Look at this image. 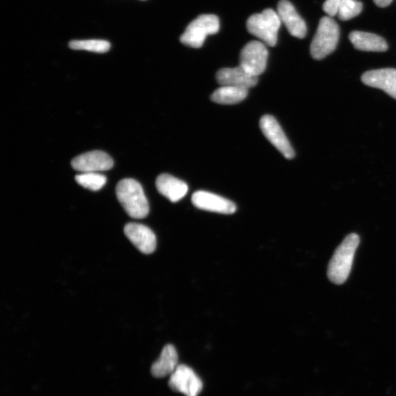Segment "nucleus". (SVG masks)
Masks as SVG:
<instances>
[{
  "label": "nucleus",
  "mask_w": 396,
  "mask_h": 396,
  "mask_svg": "<svg viewBox=\"0 0 396 396\" xmlns=\"http://www.w3.org/2000/svg\"><path fill=\"white\" fill-rule=\"evenodd\" d=\"M269 52L261 42L253 40L246 45L240 54V66L250 74L258 77L266 70Z\"/></svg>",
  "instance_id": "obj_6"
},
{
  "label": "nucleus",
  "mask_w": 396,
  "mask_h": 396,
  "mask_svg": "<svg viewBox=\"0 0 396 396\" xmlns=\"http://www.w3.org/2000/svg\"><path fill=\"white\" fill-rule=\"evenodd\" d=\"M363 8V3L357 0H341L337 15L340 20L348 21L358 17Z\"/></svg>",
  "instance_id": "obj_21"
},
{
  "label": "nucleus",
  "mask_w": 396,
  "mask_h": 396,
  "mask_svg": "<svg viewBox=\"0 0 396 396\" xmlns=\"http://www.w3.org/2000/svg\"><path fill=\"white\" fill-rule=\"evenodd\" d=\"M179 365L177 351L169 344L163 348L159 359L152 365V374L157 378L171 376Z\"/></svg>",
  "instance_id": "obj_17"
},
{
  "label": "nucleus",
  "mask_w": 396,
  "mask_h": 396,
  "mask_svg": "<svg viewBox=\"0 0 396 396\" xmlns=\"http://www.w3.org/2000/svg\"><path fill=\"white\" fill-rule=\"evenodd\" d=\"M192 202L199 209L223 214H232L236 212L235 203L207 191H198L192 197Z\"/></svg>",
  "instance_id": "obj_9"
},
{
  "label": "nucleus",
  "mask_w": 396,
  "mask_h": 396,
  "mask_svg": "<svg viewBox=\"0 0 396 396\" xmlns=\"http://www.w3.org/2000/svg\"><path fill=\"white\" fill-rule=\"evenodd\" d=\"M170 388L186 396H198L203 390V381L196 373L185 365H180L171 375Z\"/></svg>",
  "instance_id": "obj_7"
},
{
  "label": "nucleus",
  "mask_w": 396,
  "mask_h": 396,
  "mask_svg": "<svg viewBox=\"0 0 396 396\" xmlns=\"http://www.w3.org/2000/svg\"><path fill=\"white\" fill-rule=\"evenodd\" d=\"M374 2L379 8H386L391 4L393 0H374Z\"/></svg>",
  "instance_id": "obj_23"
},
{
  "label": "nucleus",
  "mask_w": 396,
  "mask_h": 396,
  "mask_svg": "<svg viewBox=\"0 0 396 396\" xmlns=\"http://www.w3.org/2000/svg\"><path fill=\"white\" fill-rule=\"evenodd\" d=\"M248 89L233 86H222L212 95V100L221 104H239L248 97Z\"/></svg>",
  "instance_id": "obj_18"
},
{
  "label": "nucleus",
  "mask_w": 396,
  "mask_h": 396,
  "mask_svg": "<svg viewBox=\"0 0 396 396\" xmlns=\"http://www.w3.org/2000/svg\"><path fill=\"white\" fill-rule=\"evenodd\" d=\"M278 13L281 22L292 36L300 39L306 36V23L288 0H280L278 5Z\"/></svg>",
  "instance_id": "obj_13"
},
{
  "label": "nucleus",
  "mask_w": 396,
  "mask_h": 396,
  "mask_svg": "<svg viewBox=\"0 0 396 396\" xmlns=\"http://www.w3.org/2000/svg\"><path fill=\"white\" fill-rule=\"evenodd\" d=\"M156 186L159 193L172 203L180 201L188 192V186L184 182L169 174L158 176Z\"/></svg>",
  "instance_id": "obj_15"
},
{
  "label": "nucleus",
  "mask_w": 396,
  "mask_h": 396,
  "mask_svg": "<svg viewBox=\"0 0 396 396\" xmlns=\"http://www.w3.org/2000/svg\"><path fill=\"white\" fill-rule=\"evenodd\" d=\"M349 38L354 48L360 51L383 52L388 49L386 40L374 33L353 31Z\"/></svg>",
  "instance_id": "obj_16"
},
{
  "label": "nucleus",
  "mask_w": 396,
  "mask_h": 396,
  "mask_svg": "<svg viewBox=\"0 0 396 396\" xmlns=\"http://www.w3.org/2000/svg\"><path fill=\"white\" fill-rule=\"evenodd\" d=\"M260 128L267 139L288 159L295 156L294 149L282 129L277 120L269 115L263 116L260 120Z\"/></svg>",
  "instance_id": "obj_8"
},
{
  "label": "nucleus",
  "mask_w": 396,
  "mask_h": 396,
  "mask_svg": "<svg viewBox=\"0 0 396 396\" xmlns=\"http://www.w3.org/2000/svg\"><path fill=\"white\" fill-rule=\"evenodd\" d=\"M125 233L134 247L144 254L153 253L157 248V237L148 227L138 223L126 225Z\"/></svg>",
  "instance_id": "obj_11"
},
{
  "label": "nucleus",
  "mask_w": 396,
  "mask_h": 396,
  "mask_svg": "<svg viewBox=\"0 0 396 396\" xmlns=\"http://www.w3.org/2000/svg\"><path fill=\"white\" fill-rule=\"evenodd\" d=\"M281 23L278 12L266 9L251 16L247 22V27L249 33L262 40L264 44L275 47Z\"/></svg>",
  "instance_id": "obj_4"
},
{
  "label": "nucleus",
  "mask_w": 396,
  "mask_h": 396,
  "mask_svg": "<svg viewBox=\"0 0 396 396\" xmlns=\"http://www.w3.org/2000/svg\"><path fill=\"white\" fill-rule=\"evenodd\" d=\"M219 30V18L213 15H203L187 26L180 40L186 46L200 48L208 35L216 34Z\"/></svg>",
  "instance_id": "obj_5"
},
{
  "label": "nucleus",
  "mask_w": 396,
  "mask_h": 396,
  "mask_svg": "<svg viewBox=\"0 0 396 396\" xmlns=\"http://www.w3.org/2000/svg\"><path fill=\"white\" fill-rule=\"evenodd\" d=\"M116 196L121 206L134 219H143L149 213V204L139 182L126 179L116 187Z\"/></svg>",
  "instance_id": "obj_2"
},
{
  "label": "nucleus",
  "mask_w": 396,
  "mask_h": 396,
  "mask_svg": "<svg viewBox=\"0 0 396 396\" xmlns=\"http://www.w3.org/2000/svg\"><path fill=\"white\" fill-rule=\"evenodd\" d=\"M77 182L92 191L100 190L106 182V177L100 173H81L75 177Z\"/></svg>",
  "instance_id": "obj_19"
},
{
  "label": "nucleus",
  "mask_w": 396,
  "mask_h": 396,
  "mask_svg": "<svg viewBox=\"0 0 396 396\" xmlns=\"http://www.w3.org/2000/svg\"><path fill=\"white\" fill-rule=\"evenodd\" d=\"M216 80L222 86L251 88L258 84V77L246 72L240 65L222 68L216 73Z\"/></svg>",
  "instance_id": "obj_14"
},
{
  "label": "nucleus",
  "mask_w": 396,
  "mask_h": 396,
  "mask_svg": "<svg viewBox=\"0 0 396 396\" xmlns=\"http://www.w3.org/2000/svg\"><path fill=\"white\" fill-rule=\"evenodd\" d=\"M363 84L365 86L384 90L396 100V70L395 68H381V70L368 71L362 76Z\"/></svg>",
  "instance_id": "obj_12"
},
{
  "label": "nucleus",
  "mask_w": 396,
  "mask_h": 396,
  "mask_svg": "<svg viewBox=\"0 0 396 396\" xmlns=\"http://www.w3.org/2000/svg\"><path fill=\"white\" fill-rule=\"evenodd\" d=\"M360 244V237L356 234L348 235L336 249L327 270V276L336 284L344 283L348 279L355 252Z\"/></svg>",
  "instance_id": "obj_1"
},
{
  "label": "nucleus",
  "mask_w": 396,
  "mask_h": 396,
  "mask_svg": "<svg viewBox=\"0 0 396 396\" xmlns=\"http://www.w3.org/2000/svg\"><path fill=\"white\" fill-rule=\"evenodd\" d=\"M341 0H326L323 5V10L329 17L337 15L338 10Z\"/></svg>",
  "instance_id": "obj_22"
},
{
  "label": "nucleus",
  "mask_w": 396,
  "mask_h": 396,
  "mask_svg": "<svg viewBox=\"0 0 396 396\" xmlns=\"http://www.w3.org/2000/svg\"><path fill=\"white\" fill-rule=\"evenodd\" d=\"M339 38L340 29L335 21L331 17H322L310 45L313 59L320 61L329 56L335 50Z\"/></svg>",
  "instance_id": "obj_3"
},
{
  "label": "nucleus",
  "mask_w": 396,
  "mask_h": 396,
  "mask_svg": "<svg viewBox=\"0 0 396 396\" xmlns=\"http://www.w3.org/2000/svg\"><path fill=\"white\" fill-rule=\"evenodd\" d=\"M113 160L106 153L93 151L75 157L72 161V168L81 173H100L111 170Z\"/></svg>",
  "instance_id": "obj_10"
},
{
  "label": "nucleus",
  "mask_w": 396,
  "mask_h": 396,
  "mask_svg": "<svg viewBox=\"0 0 396 396\" xmlns=\"http://www.w3.org/2000/svg\"><path fill=\"white\" fill-rule=\"evenodd\" d=\"M70 47L74 50L104 53L110 50L111 44L104 40H72L70 44Z\"/></svg>",
  "instance_id": "obj_20"
}]
</instances>
